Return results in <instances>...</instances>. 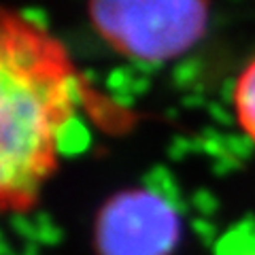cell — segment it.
Returning a JSON list of instances; mask_svg holds the SVG:
<instances>
[{"mask_svg":"<svg viewBox=\"0 0 255 255\" xmlns=\"http://www.w3.org/2000/svg\"><path fill=\"white\" fill-rule=\"evenodd\" d=\"M219 255H255V228L238 226L219 243Z\"/></svg>","mask_w":255,"mask_h":255,"instance_id":"cell-5","label":"cell"},{"mask_svg":"<svg viewBox=\"0 0 255 255\" xmlns=\"http://www.w3.org/2000/svg\"><path fill=\"white\" fill-rule=\"evenodd\" d=\"M234 109L238 124L255 140V60L247 64L234 85Z\"/></svg>","mask_w":255,"mask_h":255,"instance_id":"cell-4","label":"cell"},{"mask_svg":"<svg viewBox=\"0 0 255 255\" xmlns=\"http://www.w3.org/2000/svg\"><path fill=\"white\" fill-rule=\"evenodd\" d=\"M98 34L138 62L177 58L202 38L209 4L198 0H98L90 4Z\"/></svg>","mask_w":255,"mask_h":255,"instance_id":"cell-2","label":"cell"},{"mask_svg":"<svg viewBox=\"0 0 255 255\" xmlns=\"http://www.w3.org/2000/svg\"><path fill=\"white\" fill-rule=\"evenodd\" d=\"M181 236L177 209L153 189H126L96 221L98 255H170Z\"/></svg>","mask_w":255,"mask_h":255,"instance_id":"cell-3","label":"cell"},{"mask_svg":"<svg viewBox=\"0 0 255 255\" xmlns=\"http://www.w3.org/2000/svg\"><path fill=\"white\" fill-rule=\"evenodd\" d=\"M79 81L64 47L4 13L0 43V196L26 211L49 177L75 119Z\"/></svg>","mask_w":255,"mask_h":255,"instance_id":"cell-1","label":"cell"}]
</instances>
